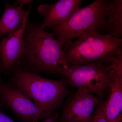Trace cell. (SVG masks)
<instances>
[{
    "label": "cell",
    "instance_id": "8992f818",
    "mask_svg": "<svg viewBox=\"0 0 122 122\" xmlns=\"http://www.w3.org/2000/svg\"><path fill=\"white\" fill-rule=\"evenodd\" d=\"M0 99L2 105L29 122H38L55 114L41 109L22 91L2 81H0Z\"/></svg>",
    "mask_w": 122,
    "mask_h": 122
},
{
    "label": "cell",
    "instance_id": "52a82bcc",
    "mask_svg": "<svg viewBox=\"0 0 122 122\" xmlns=\"http://www.w3.org/2000/svg\"><path fill=\"white\" fill-rule=\"evenodd\" d=\"M102 99L93 94L78 90L66 102L60 122H90L94 109L101 103Z\"/></svg>",
    "mask_w": 122,
    "mask_h": 122
},
{
    "label": "cell",
    "instance_id": "8fae6325",
    "mask_svg": "<svg viewBox=\"0 0 122 122\" xmlns=\"http://www.w3.org/2000/svg\"><path fill=\"white\" fill-rule=\"evenodd\" d=\"M23 5H14L5 2L4 12L0 19V37L14 33L20 28L25 18L29 14L32 8L30 5L27 11Z\"/></svg>",
    "mask_w": 122,
    "mask_h": 122
},
{
    "label": "cell",
    "instance_id": "277c9868",
    "mask_svg": "<svg viewBox=\"0 0 122 122\" xmlns=\"http://www.w3.org/2000/svg\"><path fill=\"white\" fill-rule=\"evenodd\" d=\"M14 81L18 89L28 95L38 107L52 113L54 114L69 93L66 79H48L25 71H17Z\"/></svg>",
    "mask_w": 122,
    "mask_h": 122
},
{
    "label": "cell",
    "instance_id": "9c48e42d",
    "mask_svg": "<svg viewBox=\"0 0 122 122\" xmlns=\"http://www.w3.org/2000/svg\"><path fill=\"white\" fill-rule=\"evenodd\" d=\"M81 0H60L52 4H43L38 8V13L44 17L42 24L53 28L65 22L80 7Z\"/></svg>",
    "mask_w": 122,
    "mask_h": 122
},
{
    "label": "cell",
    "instance_id": "e0dca14e",
    "mask_svg": "<svg viewBox=\"0 0 122 122\" xmlns=\"http://www.w3.org/2000/svg\"><path fill=\"white\" fill-rule=\"evenodd\" d=\"M91 122V121H90V122Z\"/></svg>",
    "mask_w": 122,
    "mask_h": 122
},
{
    "label": "cell",
    "instance_id": "7a4b0ae2",
    "mask_svg": "<svg viewBox=\"0 0 122 122\" xmlns=\"http://www.w3.org/2000/svg\"><path fill=\"white\" fill-rule=\"evenodd\" d=\"M65 46V59L68 65H82L96 61L111 65L122 52V39L109 34L86 33Z\"/></svg>",
    "mask_w": 122,
    "mask_h": 122
},
{
    "label": "cell",
    "instance_id": "6da1fadb",
    "mask_svg": "<svg viewBox=\"0 0 122 122\" xmlns=\"http://www.w3.org/2000/svg\"><path fill=\"white\" fill-rule=\"evenodd\" d=\"M42 24L26 22L24 35L23 56L35 68L49 73H58L60 66L69 65L63 47L54 33L46 32Z\"/></svg>",
    "mask_w": 122,
    "mask_h": 122
},
{
    "label": "cell",
    "instance_id": "5b68a950",
    "mask_svg": "<svg viewBox=\"0 0 122 122\" xmlns=\"http://www.w3.org/2000/svg\"><path fill=\"white\" fill-rule=\"evenodd\" d=\"M114 69L101 61L82 65L60 66L58 73L65 76L72 87L103 98L110 91L112 74Z\"/></svg>",
    "mask_w": 122,
    "mask_h": 122
},
{
    "label": "cell",
    "instance_id": "7c38bea8",
    "mask_svg": "<svg viewBox=\"0 0 122 122\" xmlns=\"http://www.w3.org/2000/svg\"><path fill=\"white\" fill-rule=\"evenodd\" d=\"M112 5L103 30L114 37L122 36V0H112Z\"/></svg>",
    "mask_w": 122,
    "mask_h": 122
},
{
    "label": "cell",
    "instance_id": "9a60e30c",
    "mask_svg": "<svg viewBox=\"0 0 122 122\" xmlns=\"http://www.w3.org/2000/svg\"><path fill=\"white\" fill-rule=\"evenodd\" d=\"M33 0H17L14 2L13 4L15 5H23L27 4L30 5L31 2H32Z\"/></svg>",
    "mask_w": 122,
    "mask_h": 122
},
{
    "label": "cell",
    "instance_id": "5bb4252c",
    "mask_svg": "<svg viewBox=\"0 0 122 122\" xmlns=\"http://www.w3.org/2000/svg\"><path fill=\"white\" fill-rule=\"evenodd\" d=\"M0 122H16L14 121L11 118L2 112L0 107Z\"/></svg>",
    "mask_w": 122,
    "mask_h": 122
},
{
    "label": "cell",
    "instance_id": "3957f363",
    "mask_svg": "<svg viewBox=\"0 0 122 122\" xmlns=\"http://www.w3.org/2000/svg\"><path fill=\"white\" fill-rule=\"evenodd\" d=\"M112 5V0H96L87 6L79 7L65 22L53 28L61 46L63 48L86 33H100L103 30Z\"/></svg>",
    "mask_w": 122,
    "mask_h": 122
},
{
    "label": "cell",
    "instance_id": "2e32d148",
    "mask_svg": "<svg viewBox=\"0 0 122 122\" xmlns=\"http://www.w3.org/2000/svg\"><path fill=\"white\" fill-rule=\"evenodd\" d=\"M58 118V116L57 115L55 114L50 117L46 119L42 122H56Z\"/></svg>",
    "mask_w": 122,
    "mask_h": 122
},
{
    "label": "cell",
    "instance_id": "ba28073f",
    "mask_svg": "<svg viewBox=\"0 0 122 122\" xmlns=\"http://www.w3.org/2000/svg\"><path fill=\"white\" fill-rule=\"evenodd\" d=\"M29 15L25 18L17 32L7 37H2L0 42V67L2 70H11L23 56V37Z\"/></svg>",
    "mask_w": 122,
    "mask_h": 122
},
{
    "label": "cell",
    "instance_id": "30bf717a",
    "mask_svg": "<svg viewBox=\"0 0 122 122\" xmlns=\"http://www.w3.org/2000/svg\"><path fill=\"white\" fill-rule=\"evenodd\" d=\"M110 94L105 100L104 113L107 122H122V77L114 70L110 86Z\"/></svg>",
    "mask_w": 122,
    "mask_h": 122
},
{
    "label": "cell",
    "instance_id": "4fadbf2b",
    "mask_svg": "<svg viewBox=\"0 0 122 122\" xmlns=\"http://www.w3.org/2000/svg\"><path fill=\"white\" fill-rule=\"evenodd\" d=\"M105 101L102 102L96 107L93 114L92 115L91 122H107L104 113Z\"/></svg>",
    "mask_w": 122,
    "mask_h": 122
}]
</instances>
